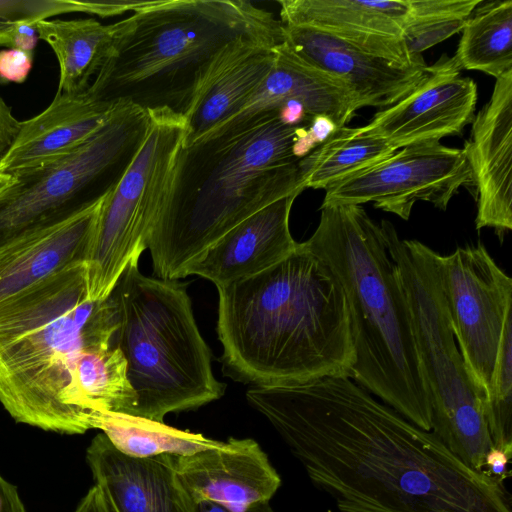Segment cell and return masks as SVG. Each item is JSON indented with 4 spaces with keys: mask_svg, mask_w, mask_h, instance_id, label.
<instances>
[{
    "mask_svg": "<svg viewBox=\"0 0 512 512\" xmlns=\"http://www.w3.org/2000/svg\"><path fill=\"white\" fill-rule=\"evenodd\" d=\"M320 210L317 228L301 243L330 268L343 289L355 353L349 378L430 431L411 314L380 224L361 205Z\"/></svg>",
    "mask_w": 512,
    "mask_h": 512,
    "instance_id": "cell-5",
    "label": "cell"
},
{
    "mask_svg": "<svg viewBox=\"0 0 512 512\" xmlns=\"http://www.w3.org/2000/svg\"><path fill=\"white\" fill-rule=\"evenodd\" d=\"M460 71L454 57L443 56L427 67L423 79L406 97L377 112L361 130L395 150L461 135L475 117L477 85Z\"/></svg>",
    "mask_w": 512,
    "mask_h": 512,
    "instance_id": "cell-13",
    "label": "cell"
},
{
    "mask_svg": "<svg viewBox=\"0 0 512 512\" xmlns=\"http://www.w3.org/2000/svg\"><path fill=\"white\" fill-rule=\"evenodd\" d=\"M117 27V22L102 24L94 18L47 19L35 24L39 40L51 47L59 63L57 92L75 94L88 89Z\"/></svg>",
    "mask_w": 512,
    "mask_h": 512,
    "instance_id": "cell-24",
    "label": "cell"
},
{
    "mask_svg": "<svg viewBox=\"0 0 512 512\" xmlns=\"http://www.w3.org/2000/svg\"><path fill=\"white\" fill-rule=\"evenodd\" d=\"M463 149L476 192V229L493 228L502 241L512 229V70L496 79Z\"/></svg>",
    "mask_w": 512,
    "mask_h": 512,
    "instance_id": "cell-15",
    "label": "cell"
},
{
    "mask_svg": "<svg viewBox=\"0 0 512 512\" xmlns=\"http://www.w3.org/2000/svg\"><path fill=\"white\" fill-rule=\"evenodd\" d=\"M484 408L494 446L512 455V314L505 323Z\"/></svg>",
    "mask_w": 512,
    "mask_h": 512,
    "instance_id": "cell-29",
    "label": "cell"
},
{
    "mask_svg": "<svg viewBox=\"0 0 512 512\" xmlns=\"http://www.w3.org/2000/svg\"><path fill=\"white\" fill-rule=\"evenodd\" d=\"M177 472L198 504L209 501L243 512L271 500L281 478L261 446L230 437L215 447L177 456Z\"/></svg>",
    "mask_w": 512,
    "mask_h": 512,
    "instance_id": "cell-16",
    "label": "cell"
},
{
    "mask_svg": "<svg viewBox=\"0 0 512 512\" xmlns=\"http://www.w3.org/2000/svg\"><path fill=\"white\" fill-rule=\"evenodd\" d=\"M246 399L339 512H511L502 484L347 376L252 386Z\"/></svg>",
    "mask_w": 512,
    "mask_h": 512,
    "instance_id": "cell-1",
    "label": "cell"
},
{
    "mask_svg": "<svg viewBox=\"0 0 512 512\" xmlns=\"http://www.w3.org/2000/svg\"><path fill=\"white\" fill-rule=\"evenodd\" d=\"M105 198L63 224L1 249L0 303L62 269L88 263Z\"/></svg>",
    "mask_w": 512,
    "mask_h": 512,
    "instance_id": "cell-23",
    "label": "cell"
},
{
    "mask_svg": "<svg viewBox=\"0 0 512 512\" xmlns=\"http://www.w3.org/2000/svg\"><path fill=\"white\" fill-rule=\"evenodd\" d=\"M86 461L116 512H197L177 472L176 455L131 457L101 432L89 444Z\"/></svg>",
    "mask_w": 512,
    "mask_h": 512,
    "instance_id": "cell-18",
    "label": "cell"
},
{
    "mask_svg": "<svg viewBox=\"0 0 512 512\" xmlns=\"http://www.w3.org/2000/svg\"><path fill=\"white\" fill-rule=\"evenodd\" d=\"M117 25L87 93L148 113L183 116L209 65L230 42H284L280 20L245 0H156Z\"/></svg>",
    "mask_w": 512,
    "mask_h": 512,
    "instance_id": "cell-6",
    "label": "cell"
},
{
    "mask_svg": "<svg viewBox=\"0 0 512 512\" xmlns=\"http://www.w3.org/2000/svg\"><path fill=\"white\" fill-rule=\"evenodd\" d=\"M297 196L283 197L233 227L188 266L185 277L197 275L218 288L259 274L287 258L298 246L289 228Z\"/></svg>",
    "mask_w": 512,
    "mask_h": 512,
    "instance_id": "cell-19",
    "label": "cell"
},
{
    "mask_svg": "<svg viewBox=\"0 0 512 512\" xmlns=\"http://www.w3.org/2000/svg\"><path fill=\"white\" fill-rule=\"evenodd\" d=\"M73 512H116V510L103 489L94 484Z\"/></svg>",
    "mask_w": 512,
    "mask_h": 512,
    "instance_id": "cell-33",
    "label": "cell"
},
{
    "mask_svg": "<svg viewBox=\"0 0 512 512\" xmlns=\"http://www.w3.org/2000/svg\"><path fill=\"white\" fill-rule=\"evenodd\" d=\"M457 51L459 68L499 78L512 70V1H481L467 18Z\"/></svg>",
    "mask_w": 512,
    "mask_h": 512,
    "instance_id": "cell-26",
    "label": "cell"
},
{
    "mask_svg": "<svg viewBox=\"0 0 512 512\" xmlns=\"http://www.w3.org/2000/svg\"><path fill=\"white\" fill-rule=\"evenodd\" d=\"M275 46L240 38L219 52L183 114L188 130L184 145L229 119L254 95L273 66Z\"/></svg>",
    "mask_w": 512,
    "mask_h": 512,
    "instance_id": "cell-20",
    "label": "cell"
},
{
    "mask_svg": "<svg viewBox=\"0 0 512 512\" xmlns=\"http://www.w3.org/2000/svg\"><path fill=\"white\" fill-rule=\"evenodd\" d=\"M476 199L472 169L465 150L440 142L412 144L398 149L375 165L325 190L321 206L362 205L408 220L418 201L446 210L460 188Z\"/></svg>",
    "mask_w": 512,
    "mask_h": 512,
    "instance_id": "cell-12",
    "label": "cell"
},
{
    "mask_svg": "<svg viewBox=\"0 0 512 512\" xmlns=\"http://www.w3.org/2000/svg\"><path fill=\"white\" fill-rule=\"evenodd\" d=\"M511 456L503 450L493 447L485 458V473L502 484L503 480L510 475L508 464Z\"/></svg>",
    "mask_w": 512,
    "mask_h": 512,
    "instance_id": "cell-34",
    "label": "cell"
},
{
    "mask_svg": "<svg viewBox=\"0 0 512 512\" xmlns=\"http://www.w3.org/2000/svg\"><path fill=\"white\" fill-rule=\"evenodd\" d=\"M0 512H27L17 487L0 473Z\"/></svg>",
    "mask_w": 512,
    "mask_h": 512,
    "instance_id": "cell-36",
    "label": "cell"
},
{
    "mask_svg": "<svg viewBox=\"0 0 512 512\" xmlns=\"http://www.w3.org/2000/svg\"><path fill=\"white\" fill-rule=\"evenodd\" d=\"M387 142L361 130L343 126L310 154L299 160L304 188L326 190L396 152Z\"/></svg>",
    "mask_w": 512,
    "mask_h": 512,
    "instance_id": "cell-25",
    "label": "cell"
},
{
    "mask_svg": "<svg viewBox=\"0 0 512 512\" xmlns=\"http://www.w3.org/2000/svg\"><path fill=\"white\" fill-rule=\"evenodd\" d=\"M300 127L264 111L183 145L148 244L155 277L184 278L233 227L305 190L292 152Z\"/></svg>",
    "mask_w": 512,
    "mask_h": 512,
    "instance_id": "cell-3",
    "label": "cell"
},
{
    "mask_svg": "<svg viewBox=\"0 0 512 512\" xmlns=\"http://www.w3.org/2000/svg\"><path fill=\"white\" fill-rule=\"evenodd\" d=\"M410 10L403 42L412 56L461 32L467 18L482 0H409Z\"/></svg>",
    "mask_w": 512,
    "mask_h": 512,
    "instance_id": "cell-28",
    "label": "cell"
},
{
    "mask_svg": "<svg viewBox=\"0 0 512 512\" xmlns=\"http://www.w3.org/2000/svg\"><path fill=\"white\" fill-rule=\"evenodd\" d=\"M150 123L148 112L119 103L76 150L13 174V184L0 194V250L63 224L104 199L134 160Z\"/></svg>",
    "mask_w": 512,
    "mask_h": 512,
    "instance_id": "cell-9",
    "label": "cell"
},
{
    "mask_svg": "<svg viewBox=\"0 0 512 512\" xmlns=\"http://www.w3.org/2000/svg\"><path fill=\"white\" fill-rule=\"evenodd\" d=\"M197 512H233L219 504L209 501H202L197 504ZM243 512H275L269 502L253 506Z\"/></svg>",
    "mask_w": 512,
    "mask_h": 512,
    "instance_id": "cell-37",
    "label": "cell"
},
{
    "mask_svg": "<svg viewBox=\"0 0 512 512\" xmlns=\"http://www.w3.org/2000/svg\"><path fill=\"white\" fill-rule=\"evenodd\" d=\"M110 295L118 320L111 346L122 351L137 395L131 415L164 422L223 396L184 283L145 276L129 263Z\"/></svg>",
    "mask_w": 512,
    "mask_h": 512,
    "instance_id": "cell-7",
    "label": "cell"
},
{
    "mask_svg": "<svg viewBox=\"0 0 512 512\" xmlns=\"http://www.w3.org/2000/svg\"><path fill=\"white\" fill-rule=\"evenodd\" d=\"M283 29L288 48L308 65L344 81L361 108L396 104L427 72L425 61L404 65L313 28L283 25Z\"/></svg>",
    "mask_w": 512,
    "mask_h": 512,
    "instance_id": "cell-14",
    "label": "cell"
},
{
    "mask_svg": "<svg viewBox=\"0 0 512 512\" xmlns=\"http://www.w3.org/2000/svg\"><path fill=\"white\" fill-rule=\"evenodd\" d=\"M15 178L9 174L0 173V194L5 191L8 187H10Z\"/></svg>",
    "mask_w": 512,
    "mask_h": 512,
    "instance_id": "cell-38",
    "label": "cell"
},
{
    "mask_svg": "<svg viewBox=\"0 0 512 512\" xmlns=\"http://www.w3.org/2000/svg\"><path fill=\"white\" fill-rule=\"evenodd\" d=\"M284 26L313 28L371 54L411 65L424 61L409 54L402 36L409 0H279Z\"/></svg>",
    "mask_w": 512,
    "mask_h": 512,
    "instance_id": "cell-17",
    "label": "cell"
},
{
    "mask_svg": "<svg viewBox=\"0 0 512 512\" xmlns=\"http://www.w3.org/2000/svg\"><path fill=\"white\" fill-rule=\"evenodd\" d=\"M82 12L101 16V1L0 0V47L12 49L18 28L51 16Z\"/></svg>",
    "mask_w": 512,
    "mask_h": 512,
    "instance_id": "cell-30",
    "label": "cell"
},
{
    "mask_svg": "<svg viewBox=\"0 0 512 512\" xmlns=\"http://www.w3.org/2000/svg\"><path fill=\"white\" fill-rule=\"evenodd\" d=\"M34 53L20 49L0 50V82L23 83L33 67Z\"/></svg>",
    "mask_w": 512,
    "mask_h": 512,
    "instance_id": "cell-31",
    "label": "cell"
},
{
    "mask_svg": "<svg viewBox=\"0 0 512 512\" xmlns=\"http://www.w3.org/2000/svg\"><path fill=\"white\" fill-rule=\"evenodd\" d=\"M217 290L225 374L253 386L349 377L355 353L343 289L302 243L267 270Z\"/></svg>",
    "mask_w": 512,
    "mask_h": 512,
    "instance_id": "cell-2",
    "label": "cell"
},
{
    "mask_svg": "<svg viewBox=\"0 0 512 512\" xmlns=\"http://www.w3.org/2000/svg\"><path fill=\"white\" fill-rule=\"evenodd\" d=\"M437 266L458 349L485 404L505 323L512 314V279L482 242L438 254Z\"/></svg>",
    "mask_w": 512,
    "mask_h": 512,
    "instance_id": "cell-11",
    "label": "cell"
},
{
    "mask_svg": "<svg viewBox=\"0 0 512 512\" xmlns=\"http://www.w3.org/2000/svg\"><path fill=\"white\" fill-rule=\"evenodd\" d=\"M95 429H99L120 452L135 458L162 454L182 456L221 443L201 433L180 430L164 422L115 412L102 413Z\"/></svg>",
    "mask_w": 512,
    "mask_h": 512,
    "instance_id": "cell-27",
    "label": "cell"
},
{
    "mask_svg": "<svg viewBox=\"0 0 512 512\" xmlns=\"http://www.w3.org/2000/svg\"><path fill=\"white\" fill-rule=\"evenodd\" d=\"M279 120L287 126H308L311 118L305 106L297 100H290L277 110Z\"/></svg>",
    "mask_w": 512,
    "mask_h": 512,
    "instance_id": "cell-35",
    "label": "cell"
},
{
    "mask_svg": "<svg viewBox=\"0 0 512 512\" xmlns=\"http://www.w3.org/2000/svg\"><path fill=\"white\" fill-rule=\"evenodd\" d=\"M19 125L20 121L14 117L11 107L0 94V159L11 146Z\"/></svg>",
    "mask_w": 512,
    "mask_h": 512,
    "instance_id": "cell-32",
    "label": "cell"
},
{
    "mask_svg": "<svg viewBox=\"0 0 512 512\" xmlns=\"http://www.w3.org/2000/svg\"><path fill=\"white\" fill-rule=\"evenodd\" d=\"M379 224L411 314L430 405V432L464 464L486 474L485 458L495 446L484 398L469 376L451 327L438 274L439 253L418 240L401 239L387 220Z\"/></svg>",
    "mask_w": 512,
    "mask_h": 512,
    "instance_id": "cell-8",
    "label": "cell"
},
{
    "mask_svg": "<svg viewBox=\"0 0 512 512\" xmlns=\"http://www.w3.org/2000/svg\"><path fill=\"white\" fill-rule=\"evenodd\" d=\"M146 138L105 198L87 263L91 300L107 298L129 263L138 264L165 202L188 133L182 115L150 112Z\"/></svg>",
    "mask_w": 512,
    "mask_h": 512,
    "instance_id": "cell-10",
    "label": "cell"
},
{
    "mask_svg": "<svg viewBox=\"0 0 512 512\" xmlns=\"http://www.w3.org/2000/svg\"><path fill=\"white\" fill-rule=\"evenodd\" d=\"M111 295L89 297L87 263L0 303V403L17 422L59 434L92 428L78 386L85 356L111 347Z\"/></svg>",
    "mask_w": 512,
    "mask_h": 512,
    "instance_id": "cell-4",
    "label": "cell"
},
{
    "mask_svg": "<svg viewBox=\"0 0 512 512\" xmlns=\"http://www.w3.org/2000/svg\"><path fill=\"white\" fill-rule=\"evenodd\" d=\"M116 106L94 100L87 90L56 92L45 110L20 121L11 146L0 159V173L13 175L70 154L107 122Z\"/></svg>",
    "mask_w": 512,
    "mask_h": 512,
    "instance_id": "cell-21",
    "label": "cell"
},
{
    "mask_svg": "<svg viewBox=\"0 0 512 512\" xmlns=\"http://www.w3.org/2000/svg\"><path fill=\"white\" fill-rule=\"evenodd\" d=\"M274 52L273 66L254 95L238 112L201 138L255 114L277 110L290 100L300 101L311 119L324 115L332 119L338 128L346 126L361 108L344 81L308 65L284 42L275 46Z\"/></svg>",
    "mask_w": 512,
    "mask_h": 512,
    "instance_id": "cell-22",
    "label": "cell"
}]
</instances>
